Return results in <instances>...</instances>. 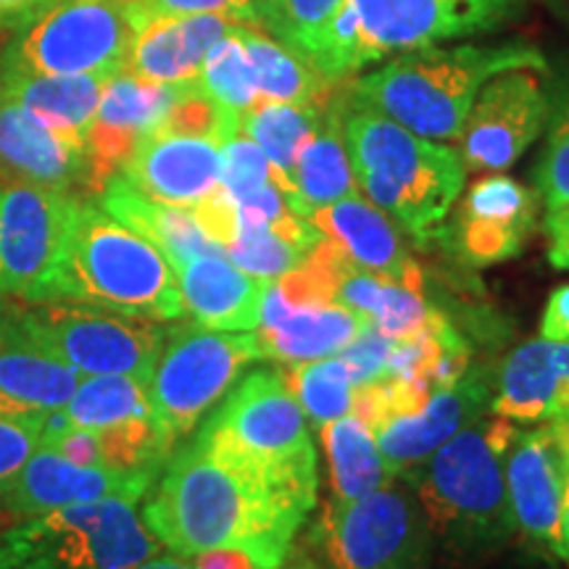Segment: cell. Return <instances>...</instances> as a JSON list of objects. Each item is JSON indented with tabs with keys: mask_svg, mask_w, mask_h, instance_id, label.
Returning <instances> with one entry per match:
<instances>
[{
	"mask_svg": "<svg viewBox=\"0 0 569 569\" xmlns=\"http://www.w3.org/2000/svg\"><path fill=\"white\" fill-rule=\"evenodd\" d=\"M138 24L146 17H222L261 27L251 0H132Z\"/></svg>",
	"mask_w": 569,
	"mask_h": 569,
	"instance_id": "cell-41",
	"label": "cell"
},
{
	"mask_svg": "<svg viewBox=\"0 0 569 569\" xmlns=\"http://www.w3.org/2000/svg\"><path fill=\"white\" fill-rule=\"evenodd\" d=\"M322 438L327 469H330L332 498L338 501H353L372 490L386 488L390 480L386 461L380 457L375 432L365 419L346 415L319 427Z\"/></svg>",
	"mask_w": 569,
	"mask_h": 569,
	"instance_id": "cell-32",
	"label": "cell"
},
{
	"mask_svg": "<svg viewBox=\"0 0 569 569\" xmlns=\"http://www.w3.org/2000/svg\"><path fill=\"white\" fill-rule=\"evenodd\" d=\"M51 451H59L63 459L74 461V465L80 467H103L96 432L82 430V427H74V430H71L69 436H63L59 440V446L51 448Z\"/></svg>",
	"mask_w": 569,
	"mask_h": 569,
	"instance_id": "cell-47",
	"label": "cell"
},
{
	"mask_svg": "<svg viewBox=\"0 0 569 569\" xmlns=\"http://www.w3.org/2000/svg\"><path fill=\"white\" fill-rule=\"evenodd\" d=\"M153 480L156 475L148 472L80 467L63 459L59 451L38 448L17 478L0 490V498L13 515L38 517L53 509L74 507V503L101 501V498H124L134 503L151 488Z\"/></svg>",
	"mask_w": 569,
	"mask_h": 569,
	"instance_id": "cell-20",
	"label": "cell"
},
{
	"mask_svg": "<svg viewBox=\"0 0 569 569\" xmlns=\"http://www.w3.org/2000/svg\"><path fill=\"white\" fill-rule=\"evenodd\" d=\"M503 475H507L515 528L557 557L561 507H565L569 478V453L557 419L532 430H517Z\"/></svg>",
	"mask_w": 569,
	"mask_h": 569,
	"instance_id": "cell-16",
	"label": "cell"
},
{
	"mask_svg": "<svg viewBox=\"0 0 569 569\" xmlns=\"http://www.w3.org/2000/svg\"><path fill=\"white\" fill-rule=\"evenodd\" d=\"M396 340L382 336L375 325H369L359 338H353L343 351H340V361H343L351 386H375L382 382L388 375V359L393 351Z\"/></svg>",
	"mask_w": 569,
	"mask_h": 569,
	"instance_id": "cell-44",
	"label": "cell"
},
{
	"mask_svg": "<svg viewBox=\"0 0 569 569\" xmlns=\"http://www.w3.org/2000/svg\"><path fill=\"white\" fill-rule=\"evenodd\" d=\"M34 340L82 377L132 375L148 382L169 327L77 301H34L17 309Z\"/></svg>",
	"mask_w": 569,
	"mask_h": 569,
	"instance_id": "cell-11",
	"label": "cell"
},
{
	"mask_svg": "<svg viewBox=\"0 0 569 569\" xmlns=\"http://www.w3.org/2000/svg\"><path fill=\"white\" fill-rule=\"evenodd\" d=\"M238 24L222 17H146L122 71L146 82L190 88L201 74L206 53Z\"/></svg>",
	"mask_w": 569,
	"mask_h": 569,
	"instance_id": "cell-23",
	"label": "cell"
},
{
	"mask_svg": "<svg viewBox=\"0 0 569 569\" xmlns=\"http://www.w3.org/2000/svg\"><path fill=\"white\" fill-rule=\"evenodd\" d=\"M193 559L196 569H256L253 561L240 551H206Z\"/></svg>",
	"mask_w": 569,
	"mask_h": 569,
	"instance_id": "cell-49",
	"label": "cell"
},
{
	"mask_svg": "<svg viewBox=\"0 0 569 569\" xmlns=\"http://www.w3.org/2000/svg\"><path fill=\"white\" fill-rule=\"evenodd\" d=\"M569 382V343L536 338L517 346L496 369L490 411L515 425L557 419L559 396Z\"/></svg>",
	"mask_w": 569,
	"mask_h": 569,
	"instance_id": "cell-27",
	"label": "cell"
},
{
	"mask_svg": "<svg viewBox=\"0 0 569 569\" xmlns=\"http://www.w3.org/2000/svg\"><path fill=\"white\" fill-rule=\"evenodd\" d=\"M82 375L46 351L17 309L0 317V415L63 409Z\"/></svg>",
	"mask_w": 569,
	"mask_h": 569,
	"instance_id": "cell-24",
	"label": "cell"
},
{
	"mask_svg": "<svg viewBox=\"0 0 569 569\" xmlns=\"http://www.w3.org/2000/svg\"><path fill=\"white\" fill-rule=\"evenodd\" d=\"M0 174L71 193L88 188L90 161L84 138L53 130L19 103L0 98Z\"/></svg>",
	"mask_w": 569,
	"mask_h": 569,
	"instance_id": "cell-22",
	"label": "cell"
},
{
	"mask_svg": "<svg viewBox=\"0 0 569 569\" xmlns=\"http://www.w3.org/2000/svg\"><path fill=\"white\" fill-rule=\"evenodd\" d=\"M138 32L132 0H61L0 51V71L119 74Z\"/></svg>",
	"mask_w": 569,
	"mask_h": 569,
	"instance_id": "cell-10",
	"label": "cell"
},
{
	"mask_svg": "<svg viewBox=\"0 0 569 569\" xmlns=\"http://www.w3.org/2000/svg\"><path fill=\"white\" fill-rule=\"evenodd\" d=\"M132 569H196V567L184 565V561H177V559H159V557H153V559L142 561V565L132 567Z\"/></svg>",
	"mask_w": 569,
	"mask_h": 569,
	"instance_id": "cell-53",
	"label": "cell"
},
{
	"mask_svg": "<svg viewBox=\"0 0 569 569\" xmlns=\"http://www.w3.org/2000/svg\"><path fill=\"white\" fill-rule=\"evenodd\" d=\"M511 69L546 71V59L528 42L419 48L398 53L346 88L351 103L380 111L427 140H459L475 98L486 82Z\"/></svg>",
	"mask_w": 569,
	"mask_h": 569,
	"instance_id": "cell-2",
	"label": "cell"
},
{
	"mask_svg": "<svg viewBox=\"0 0 569 569\" xmlns=\"http://www.w3.org/2000/svg\"><path fill=\"white\" fill-rule=\"evenodd\" d=\"M343 132L356 188L367 201L417 243L438 238L467 180L457 148L427 140L348 96Z\"/></svg>",
	"mask_w": 569,
	"mask_h": 569,
	"instance_id": "cell-3",
	"label": "cell"
},
{
	"mask_svg": "<svg viewBox=\"0 0 569 569\" xmlns=\"http://www.w3.org/2000/svg\"><path fill=\"white\" fill-rule=\"evenodd\" d=\"M240 27L243 24L234 27L206 53L201 74L196 80V88L203 96H209L213 103L234 117H246L259 103V90H256L251 59L240 38Z\"/></svg>",
	"mask_w": 569,
	"mask_h": 569,
	"instance_id": "cell-36",
	"label": "cell"
},
{
	"mask_svg": "<svg viewBox=\"0 0 569 569\" xmlns=\"http://www.w3.org/2000/svg\"><path fill=\"white\" fill-rule=\"evenodd\" d=\"M309 222L325 238H330L353 264L372 272L386 282L407 284L422 290V272L409 259L393 219L372 206L359 193L315 211Z\"/></svg>",
	"mask_w": 569,
	"mask_h": 569,
	"instance_id": "cell-25",
	"label": "cell"
},
{
	"mask_svg": "<svg viewBox=\"0 0 569 569\" xmlns=\"http://www.w3.org/2000/svg\"><path fill=\"white\" fill-rule=\"evenodd\" d=\"M256 13H259V21H261V30L272 21V17L277 13V6H280V0H251Z\"/></svg>",
	"mask_w": 569,
	"mask_h": 569,
	"instance_id": "cell-52",
	"label": "cell"
},
{
	"mask_svg": "<svg viewBox=\"0 0 569 569\" xmlns=\"http://www.w3.org/2000/svg\"><path fill=\"white\" fill-rule=\"evenodd\" d=\"M272 182H280V177H277L272 163L267 161V156L259 151V146L248 134L238 132L222 142L219 188L230 201H240V198L251 196Z\"/></svg>",
	"mask_w": 569,
	"mask_h": 569,
	"instance_id": "cell-39",
	"label": "cell"
},
{
	"mask_svg": "<svg viewBox=\"0 0 569 569\" xmlns=\"http://www.w3.org/2000/svg\"><path fill=\"white\" fill-rule=\"evenodd\" d=\"M340 3L343 0H280L277 13L264 30L298 51L336 13Z\"/></svg>",
	"mask_w": 569,
	"mask_h": 569,
	"instance_id": "cell-40",
	"label": "cell"
},
{
	"mask_svg": "<svg viewBox=\"0 0 569 569\" xmlns=\"http://www.w3.org/2000/svg\"><path fill=\"white\" fill-rule=\"evenodd\" d=\"M561 438H565L567 453H569V419H557ZM557 557L569 565V478H567V490H565V507H561V525H559V546Z\"/></svg>",
	"mask_w": 569,
	"mask_h": 569,
	"instance_id": "cell-50",
	"label": "cell"
},
{
	"mask_svg": "<svg viewBox=\"0 0 569 569\" xmlns=\"http://www.w3.org/2000/svg\"><path fill=\"white\" fill-rule=\"evenodd\" d=\"M240 38L251 59L259 101L322 103L332 96L336 82L319 74L309 59L284 46L274 34H267L261 27L243 24Z\"/></svg>",
	"mask_w": 569,
	"mask_h": 569,
	"instance_id": "cell-31",
	"label": "cell"
},
{
	"mask_svg": "<svg viewBox=\"0 0 569 569\" xmlns=\"http://www.w3.org/2000/svg\"><path fill=\"white\" fill-rule=\"evenodd\" d=\"M557 419H569V382L561 390L559 396V409H557Z\"/></svg>",
	"mask_w": 569,
	"mask_h": 569,
	"instance_id": "cell-54",
	"label": "cell"
},
{
	"mask_svg": "<svg viewBox=\"0 0 569 569\" xmlns=\"http://www.w3.org/2000/svg\"><path fill=\"white\" fill-rule=\"evenodd\" d=\"M63 409L82 430H106L134 419H151L146 380L132 375L82 377Z\"/></svg>",
	"mask_w": 569,
	"mask_h": 569,
	"instance_id": "cell-35",
	"label": "cell"
},
{
	"mask_svg": "<svg viewBox=\"0 0 569 569\" xmlns=\"http://www.w3.org/2000/svg\"><path fill=\"white\" fill-rule=\"evenodd\" d=\"M259 359L253 332L206 330L196 322L169 327L146 382L151 422L169 457Z\"/></svg>",
	"mask_w": 569,
	"mask_h": 569,
	"instance_id": "cell-8",
	"label": "cell"
},
{
	"mask_svg": "<svg viewBox=\"0 0 569 569\" xmlns=\"http://www.w3.org/2000/svg\"><path fill=\"white\" fill-rule=\"evenodd\" d=\"M343 117L346 92H338V96H330L317 132L298 153L288 196L290 211L298 217L309 219L315 211L343 201L359 190L353 180L351 159H348Z\"/></svg>",
	"mask_w": 569,
	"mask_h": 569,
	"instance_id": "cell-28",
	"label": "cell"
},
{
	"mask_svg": "<svg viewBox=\"0 0 569 569\" xmlns=\"http://www.w3.org/2000/svg\"><path fill=\"white\" fill-rule=\"evenodd\" d=\"M543 230L546 238H549L551 267L569 269V203L546 209Z\"/></svg>",
	"mask_w": 569,
	"mask_h": 569,
	"instance_id": "cell-45",
	"label": "cell"
},
{
	"mask_svg": "<svg viewBox=\"0 0 569 569\" xmlns=\"http://www.w3.org/2000/svg\"><path fill=\"white\" fill-rule=\"evenodd\" d=\"M551 98L536 69H511L493 77L475 98L465 130L461 159L478 172H503L543 134Z\"/></svg>",
	"mask_w": 569,
	"mask_h": 569,
	"instance_id": "cell-14",
	"label": "cell"
},
{
	"mask_svg": "<svg viewBox=\"0 0 569 569\" xmlns=\"http://www.w3.org/2000/svg\"><path fill=\"white\" fill-rule=\"evenodd\" d=\"M117 174L146 198L193 209L219 188L222 142L151 132L138 142Z\"/></svg>",
	"mask_w": 569,
	"mask_h": 569,
	"instance_id": "cell-21",
	"label": "cell"
},
{
	"mask_svg": "<svg viewBox=\"0 0 569 569\" xmlns=\"http://www.w3.org/2000/svg\"><path fill=\"white\" fill-rule=\"evenodd\" d=\"M159 549L132 501L101 498L11 528L0 538V569H132Z\"/></svg>",
	"mask_w": 569,
	"mask_h": 569,
	"instance_id": "cell-7",
	"label": "cell"
},
{
	"mask_svg": "<svg viewBox=\"0 0 569 569\" xmlns=\"http://www.w3.org/2000/svg\"><path fill=\"white\" fill-rule=\"evenodd\" d=\"M40 415H0V490L21 472L40 448Z\"/></svg>",
	"mask_w": 569,
	"mask_h": 569,
	"instance_id": "cell-43",
	"label": "cell"
},
{
	"mask_svg": "<svg viewBox=\"0 0 569 569\" xmlns=\"http://www.w3.org/2000/svg\"><path fill=\"white\" fill-rule=\"evenodd\" d=\"M538 193L507 174L482 177L461 198L446 232L451 251L472 267H490L522 253L536 230Z\"/></svg>",
	"mask_w": 569,
	"mask_h": 569,
	"instance_id": "cell-17",
	"label": "cell"
},
{
	"mask_svg": "<svg viewBox=\"0 0 569 569\" xmlns=\"http://www.w3.org/2000/svg\"><path fill=\"white\" fill-rule=\"evenodd\" d=\"M290 390H293L298 407L315 427H325L327 422L353 415V386L348 377L340 356H327V359L293 365L284 375Z\"/></svg>",
	"mask_w": 569,
	"mask_h": 569,
	"instance_id": "cell-37",
	"label": "cell"
},
{
	"mask_svg": "<svg viewBox=\"0 0 569 569\" xmlns=\"http://www.w3.org/2000/svg\"><path fill=\"white\" fill-rule=\"evenodd\" d=\"M427 532L417 496L396 488L330 498L309 530L322 569H425Z\"/></svg>",
	"mask_w": 569,
	"mask_h": 569,
	"instance_id": "cell-12",
	"label": "cell"
},
{
	"mask_svg": "<svg viewBox=\"0 0 569 569\" xmlns=\"http://www.w3.org/2000/svg\"><path fill=\"white\" fill-rule=\"evenodd\" d=\"M61 0H0V32H19Z\"/></svg>",
	"mask_w": 569,
	"mask_h": 569,
	"instance_id": "cell-48",
	"label": "cell"
},
{
	"mask_svg": "<svg viewBox=\"0 0 569 569\" xmlns=\"http://www.w3.org/2000/svg\"><path fill=\"white\" fill-rule=\"evenodd\" d=\"M184 315L219 332H251L272 282L246 274L227 256H198L177 269Z\"/></svg>",
	"mask_w": 569,
	"mask_h": 569,
	"instance_id": "cell-26",
	"label": "cell"
},
{
	"mask_svg": "<svg viewBox=\"0 0 569 569\" xmlns=\"http://www.w3.org/2000/svg\"><path fill=\"white\" fill-rule=\"evenodd\" d=\"M113 77V74H111ZM106 74H19L0 71V98L19 103L53 130L88 138Z\"/></svg>",
	"mask_w": 569,
	"mask_h": 569,
	"instance_id": "cell-30",
	"label": "cell"
},
{
	"mask_svg": "<svg viewBox=\"0 0 569 569\" xmlns=\"http://www.w3.org/2000/svg\"><path fill=\"white\" fill-rule=\"evenodd\" d=\"M540 338L569 343V282L559 284L549 296L543 319H540Z\"/></svg>",
	"mask_w": 569,
	"mask_h": 569,
	"instance_id": "cell-46",
	"label": "cell"
},
{
	"mask_svg": "<svg viewBox=\"0 0 569 569\" xmlns=\"http://www.w3.org/2000/svg\"><path fill=\"white\" fill-rule=\"evenodd\" d=\"M198 436L269 472L319 488V459L306 415L277 369H256L230 388Z\"/></svg>",
	"mask_w": 569,
	"mask_h": 569,
	"instance_id": "cell-9",
	"label": "cell"
},
{
	"mask_svg": "<svg viewBox=\"0 0 569 569\" xmlns=\"http://www.w3.org/2000/svg\"><path fill=\"white\" fill-rule=\"evenodd\" d=\"M317 490L196 436L167 459L142 522L182 559L224 549L246 553L256 569H280Z\"/></svg>",
	"mask_w": 569,
	"mask_h": 569,
	"instance_id": "cell-1",
	"label": "cell"
},
{
	"mask_svg": "<svg viewBox=\"0 0 569 569\" xmlns=\"http://www.w3.org/2000/svg\"><path fill=\"white\" fill-rule=\"evenodd\" d=\"M372 325L346 306L332 301H290L280 284H269L261 319L253 338L261 359L280 365H306V361L338 356Z\"/></svg>",
	"mask_w": 569,
	"mask_h": 569,
	"instance_id": "cell-19",
	"label": "cell"
},
{
	"mask_svg": "<svg viewBox=\"0 0 569 569\" xmlns=\"http://www.w3.org/2000/svg\"><path fill=\"white\" fill-rule=\"evenodd\" d=\"M98 203L111 217H117L119 222H124L134 232H140L142 238L151 240L172 261L174 269L188 264L190 259H198V256L224 253V248L213 243L209 234L201 230L193 211L182 209V206H169L153 201V198H146L134 188H130L119 174H113L103 184L101 201Z\"/></svg>",
	"mask_w": 569,
	"mask_h": 569,
	"instance_id": "cell-29",
	"label": "cell"
},
{
	"mask_svg": "<svg viewBox=\"0 0 569 569\" xmlns=\"http://www.w3.org/2000/svg\"><path fill=\"white\" fill-rule=\"evenodd\" d=\"M182 88L146 82L130 71L106 80L96 117L84 138L88 146V190L101 193L103 184L122 169L138 142L151 134Z\"/></svg>",
	"mask_w": 569,
	"mask_h": 569,
	"instance_id": "cell-18",
	"label": "cell"
},
{
	"mask_svg": "<svg viewBox=\"0 0 569 569\" xmlns=\"http://www.w3.org/2000/svg\"><path fill=\"white\" fill-rule=\"evenodd\" d=\"M319 238H322V232L309 219L288 213L277 224L240 230L227 246V259L238 269H243L246 274L274 282L301 267L311 248L319 243Z\"/></svg>",
	"mask_w": 569,
	"mask_h": 569,
	"instance_id": "cell-33",
	"label": "cell"
},
{
	"mask_svg": "<svg viewBox=\"0 0 569 569\" xmlns=\"http://www.w3.org/2000/svg\"><path fill=\"white\" fill-rule=\"evenodd\" d=\"M80 198L0 174V296L40 301L67 248Z\"/></svg>",
	"mask_w": 569,
	"mask_h": 569,
	"instance_id": "cell-13",
	"label": "cell"
},
{
	"mask_svg": "<svg viewBox=\"0 0 569 569\" xmlns=\"http://www.w3.org/2000/svg\"><path fill=\"white\" fill-rule=\"evenodd\" d=\"M551 98L549 124H546V148L536 169L538 196L546 209L569 203V82L561 84Z\"/></svg>",
	"mask_w": 569,
	"mask_h": 569,
	"instance_id": "cell-38",
	"label": "cell"
},
{
	"mask_svg": "<svg viewBox=\"0 0 569 569\" xmlns=\"http://www.w3.org/2000/svg\"><path fill=\"white\" fill-rule=\"evenodd\" d=\"M517 3L519 0H343L298 53L338 84L398 53L493 30L511 17Z\"/></svg>",
	"mask_w": 569,
	"mask_h": 569,
	"instance_id": "cell-5",
	"label": "cell"
},
{
	"mask_svg": "<svg viewBox=\"0 0 569 569\" xmlns=\"http://www.w3.org/2000/svg\"><path fill=\"white\" fill-rule=\"evenodd\" d=\"M40 301H77L174 322L184 317L172 261L101 203L80 201L61 264Z\"/></svg>",
	"mask_w": 569,
	"mask_h": 569,
	"instance_id": "cell-4",
	"label": "cell"
},
{
	"mask_svg": "<svg viewBox=\"0 0 569 569\" xmlns=\"http://www.w3.org/2000/svg\"><path fill=\"white\" fill-rule=\"evenodd\" d=\"M517 427L478 419L438 448L419 469L417 503L427 532L459 553H486L515 532L507 493V453Z\"/></svg>",
	"mask_w": 569,
	"mask_h": 569,
	"instance_id": "cell-6",
	"label": "cell"
},
{
	"mask_svg": "<svg viewBox=\"0 0 569 569\" xmlns=\"http://www.w3.org/2000/svg\"><path fill=\"white\" fill-rule=\"evenodd\" d=\"M330 101V98H327ZM327 101L322 103H277L259 101L240 122V132L248 134L259 151L267 156L280 177L284 198L290 196V174H293L298 153L317 132L322 122Z\"/></svg>",
	"mask_w": 569,
	"mask_h": 569,
	"instance_id": "cell-34",
	"label": "cell"
},
{
	"mask_svg": "<svg viewBox=\"0 0 569 569\" xmlns=\"http://www.w3.org/2000/svg\"><path fill=\"white\" fill-rule=\"evenodd\" d=\"M430 315L432 311L425 306L419 290L388 282L386 296H382V303L377 309L372 325L390 340H403L422 330Z\"/></svg>",
	"mask_w": 569,
	"mask_h": 569,
	"instance_id": "cell-42",
	"label": "cell"
},
{
	"mask_svg": "<svg viewBox=\"0 0 569 569\" xmlns=\"http://www.w3.org/2000/svg\"><path fill=\"white\" fill-rule=\"evenodd\" d=\"M493 396L496 367H467L451 386L432 390L417 411L372 427L390 478L415 480L438 448L486 415Z\"/></svg>",
	"mask_w": 569,
	"mask_h": 569,
	"instance_id": "cell-15",
	"label": "cell"
},
{
	"mask_svg": "<svg viewBox=\"0 0 569 569\" xmlns=\"http://www.w3.org/2000/svg\"><path fill=\"white\" fill-rule=\"evenodd\" d=\"M280 569H322V567H319V561L315 557H309V553L290 551L288 559H284V565Z\"/></svg>",
	"mask_w": 569,
	"mask_h": 569,
	"instance_id": "cell-51",
	"label": "cell"
}]
</instances>
